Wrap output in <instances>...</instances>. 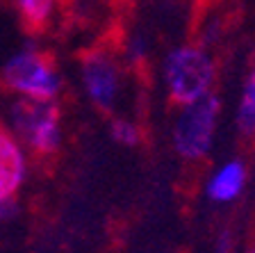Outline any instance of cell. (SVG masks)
<instances>
[{
	"mask_svg": "<svg viewBox=\"0 0 255 253\" xmlns=\"http://www.w3.org/2000/svg\"><path fill=\"white\" fill-rule=\"evenodd\" d=\"M5 128L37 158L55 155L64 139L57 100L14 98L5 110Z\"/></svg>",
	"mask_w": 255,
	"mask_h": 253,
	"instance_id": "obj_1",
	"label": "cell"
},
{
	"mask_svg": "<svg viewBox=\"0 0 255 253\" xmlns=\"http://www.w3.org/2000/svg\"><path fill=\"white\" fill-rule=\"evenodd\" d=\"M0 84L14 98L57 100L64 80L50 55L34 43H25L0 66Z\"/></svg>",
	"mask_w": 255,
	"mask_h": 253,
	"instance_id": "obj_2",
	"label": "cell"
},
{
	"mask_svg": "<svg viewBox=\"0 0 255 253\" xmlns=\"http://www.w3.org/2000/svg\"><path fill=\"white\" fill-rule=\"evenodd\" d=\"M164 80L173 103L189 105L210 94L214 84V62L203 48L180 46L166 57Z\"/></svg>",
	"mask_w": 255,
	"mask_h": 253,
	"instance_id": "obj_3",
	"label": "cell"
},
{
	"mask_svg": "<svg viewBox=\"0 0 255 253\" xmlns=\"http://www.w3.org/2000/svg\"><path fill=\"white\" fill-rule=\"evenodd\" d=\"M219 110L221 103L212 91L189 105H182L173 126V144L182 158L201 160L210 153L217 132Z\"/></svg>",
	"mask_w": 255,
	"mask_h": 253,
	"instance_id": "obj_4",
	"label": "cell"
},
{
	"mask_svg": "<svg viewBox=\"0 0 255 253\" xmlns=\"http://www.w3.org/2000/svg\"><path fill=\"white\" fill-rule=\"evenodd\" d=\"M80 82L87 98L101 112H112L121 96V66L117 57L105 48H94L82 55L80 62Z\"/></svg>",
	"mask_w": 255,
	"mask_h": 253,
	"instance_id": "obj_5",
	"label": "cell"
},
{
	"mask_svg": "<svg viewBox=\"0 0 255 253\" xmlns=\"http://www.w3.org/2000/svg\"><path fill=\"white\" fill-rule=\"evenodd\" d=\"M27 174L30 153L5 126H0V203H16Z\"/></svg>",
	"mask_w": 255,
	"mask_h": 253,
	"instance_id": "obj_6",
	"label": "cell"
},
{
	"mask_svg": "<svg viewBox=\"0 0 255 253\" xmlns=\"http://www.w3.org/2000/svg\"><path fill=\"white\" fill-rule=\"evenodd\" d=\"M246 185V164L242 160L226 162L207 183V196L217 203H228L244 192Z\"/></svg>",
	"mask_w": 255,
	"mask_h": 253,
	"instance_id": "obj_7",
	"label": "cell"
},
{
	"mask_svg": "<svg viewBox=\"0 0 255 253\" xmlns=\"http://www.w3.org/2000/svg\"><path fill=\"white\" fill-rule=\"evenodd\" d=\"M16 16L30 32H41L53 23L59 0H9Z\"/></svg>",
	"mask_w": 255,
	"mask_h": 253,
	"instance_id": "obj_8",
	"label": "cell"
},
{
	"mask_svg": "<svg viewBox=\"0 0 255 253\" xmlns=\"http://www.w3.org/2000/svg\"><path fill=\"white\" fill-rule=\"evenodd\" d=\"M237 128L244 137L255 135V66L246 75L244 91H242V100H239L237 110Z\"/></svg>",
	"mask_w": 255,
	"mask_h": 253,
	"instance_id": "obj_9",
	"label": "cell"
},
{
	"mask_svg": "<svg viewBox=\"0 0 255 253\" xmlns=\"http://www.w3.org/2000/svg\"><path fill=\"white\" fill-rule=\"evenodd\" d=\"M112 139L119 142L121 146H137L141 135H139V128L134 126L130 119H114L110 126Z\"/></svg>",
	"mask_w": 255,
	"mask_h": 253,
	"instance_id": "obj_10",
	"label": "cell"
},
{
	"mask_svg": "<svg viewBox=\"0 0 255 253\" xmlns=\"http://www.w3.org/2000/svg\"><path fill=\"white\" fill-rule=\"evenodd\" d=\"M126 57H128V62H139V59H143L146 57V41H143L141 37H132L128 41Z\"/></svg>",
	"mask_w": 255,
	"mask_h": 253,
	"instance_id": "obj_11",
	"label": "cell"
},
{
	"mask_svg": "<svg viewBox=\"0 0 255 253\" xmlns=\"http://www.w3.org/2000/svg\"><path fill=\"white\" fill-rule=\"evenodd\" d=\"M16 215V203H0V224L9 222Z\"/></svg>",
	"mask_w": 255,
	"mask_h": 253,
	"instance_id": "obj_12",
	"label": "cell"
},
{
	"mask_svg": "<svg viewBox=\"0 0 255 253\" xmlns=\"http://www.w3.org/2000/svg\"><path fill=\"white\" fill-rule=\"evenodd\" d=\"M230 249V235L226 233V235H221V240H219V253H228Z\"/></svg>",
	"mask_w": 255,
	"mask_h": 253,
	"instance_id": "obj_13",
	"label": "cell"
},
{
	"mask_svg": "<svg viewBox=\"0 0 255 253\" xmlns=\"http://www.w3.org/2000/svg\"><path fill=\"white\" fill-rule=\"evenodd\" d=\"M251 253H255V251H251Z\"/></svg>",
	"mask_w": 255,
	"mask_h": 253,
	"instance_id": "obj_14",
	"label": "cell"
}]
</instances>
